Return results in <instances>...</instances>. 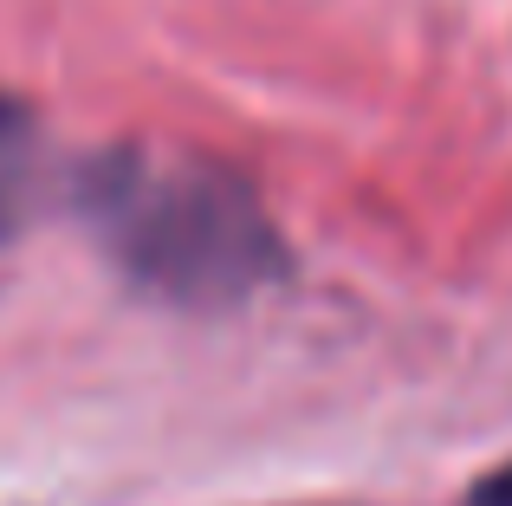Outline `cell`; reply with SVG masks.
<instances>
[{
    "instance_id": "7a4b0ae2",
    "label": "cell",
    "mask_w": 512,
    "mask_h": 506,
    "mask_svg": "<svg viewBox=\"0 0 512 506\" xmlns=\"http://www.w3.org/2000/svg\"><path fill=\"white\" fill-rule=\"evenodd\" d=\"M33 169H39V130L26 104L0 98V241L20 228L26 202H33Z\"/></svg>"
},
{
    "instance_id": "3957f363",
    "label": "cell",
    "mask_w": 512,
    "mask_h": 506,
    "mask_svg": "<svg viewBox=\"0 0 512 506\" xmlns=\"http://www.w3.org/2000/svg\"><path fill=\"white\" fill-rule=\"evenodd\" d=\"M461 506H512V461H506V468H493L487 481H474V494H467Z\"/></svg>"
},
{
    "instance_id": "6da1fadb",
    "label": "cell",
    "mask_w": 512,
    "mask_h": 506,
    "mask_svg": "<svg viewBox=\"0 0 512 506\" xmlns=\"http://www.w3.org/2000/svg\"><path fill=\"white\" fill-rule=\"evenodd\" d=\"M72 202L117 273L163 305L221 312L286 273L266 202L201 156L117 143L85 156Z\"/></svg>"
}]
</instances>
